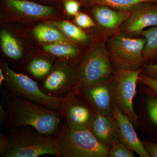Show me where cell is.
Listing matches in <instances>:
<instances>
[{
	"mask_svg": "<svg viewBox=\"0 0 157 157\" xmlns=\"http://www.w3.org/2000/svg\"><path fill=\"white\" fill-rule=\"evenodd\" d=\"M1 92L9 113L7 127L9 130L29 126L41 135H56L63 119L59 111L18 97L6 89Z\"/></svg>",
	"mask_w": 157,
	"mask_h": 157,
	"instance_id": "6da1fadb",
	"label": "cell"
},
{
	"mask_svg": "<svg viewBox=\"0 0 157 157\" xmlns=\"http://www.w3.org/2000/svg\"><path fill=\"white\" fill-rule=\"evenodd\" d=\"M59 157H107L109 149L89 128L73 130L63 122L54 136Z\"/></svg>",
	"mask_w": 157,
	"mask_h": 157,
	"instance_id": "7a4b0ae2",
	"label": "cell"
},
{
	"mask_svg": "<svg viewBox=\"0 0 157 157\" xmlns=\"http://www.w3.org/2000/svg\"><path fill=\"white\" fill-rule=\"evenodd\" d=\"M19 127L10 129L7 135L8 146L4 157H36L52 155L59 157L54 137Z\"/></svg>",
	"mask_w": 157,
	"mask_h": 157,
	"instance_id": "3957f363",
	"label": "cell"
},
{
	"mask_svg": "<svg viewBox=\"0 0 157 157\" xmlns=\"http://www.w3.org/2000/svg\"><path fill=\"white\" fill-rule=\"evenodd\" d=\"M2 69L6 77V89L31 102L52 110L59 111L63 98L46 94L36 80L27 75L15 72L9 67L7 63L3 64Z\"/></svg>",
	"mask_w": 157,
	"mask_h": 157,
	"instance_id": "277c9868",
	"label": "cell"
},
{
	"mask_svg": "<svg viewBox=\"0 0 157 157\" xmlns=\"http://www.w3.org/2000/svg\"><path fill=\"white\" fill-rule=\"evenodd\" d=\"M113 72L108 51L104 44L96 45L86 55L79 65L78 89L109 80Z\"/></svg>",
	"mask_w": 157,
	"mask_h": 157,
	"instance_id": "5b68a950",
	"label": "cell"
},
{
	"mask_svg": "<svg viewBox=\"0 0 157 157\" xmlns=\"http://www.w3.org/2000/svg\"><path fill=\"white\" fill-rule=\"evenodd\" d=\"M142 70L119 68L115 73L114 82L111 83L113 102L134 124L137 123L138 117L133 108V101L136 94L137 82Z\"/></svg>",
	"mask_w": 157,
	"mask_h": 157,
	"instance_id": "8992f818",
	"label": "cell"
},
{
	"mask_svg": "<svg viewBox=\"0 0 157 157\" xmlns=\"http://www.w3.org/2000/svg\"><path fill=\"white\" fill-rule=\"evenodd\" d=\"M145 42L144 37L132 39L121 35L113 36L107 43L110 58L121 68L138 67L144 61L143 50Z\"/></svg>",
	"mask_w": 157,
	"mask_h": 157,
	"instance_id": "52a82bcc",
	"label": "cell"
},
{
	"mask_svg": "<svg viewBox=\"0 0 157 157\" xmlns=\"http://www.w3.org/2000/svg\"><path fill=\"white\" fill-rule=\"evenodd\" d=\"M59 111L69 128L73 130L88 128L97 110L78 90L63 98Z\"/></svg>",
	"mask_w": 157,
	"mask_h": 157,
	"instance_id": "ba28073f",
	"label": "cell"
},
{
	"mask_svg": "<svg viewBox=\"0 0 157 157\" xmlns=\"http://www.w3.org/2000/svg\"><path fill=\"white\" fill-rule=\"evenodd\" d=\"M78 68L65 61L58 62L39 85L40 88L48 95L63 98L70 92L78 89Z\"/></svg>",
	"mask_w": 157,
	"mask_h": 157,
	"instance_id": "9c48e42d",
	"label": "cell"
},
{
	"mask_svg": "<svg viewBox=\"0 0 157 157\" xmlns=\"http://www.w3.org/2000/svg\"><path fill=\"white\" fill-rule=\"evenodd\" d=\"M112 113L117 128L119 140L140 157H149L142 141L139 139L128 117L122 113L113 101Z\"/></svg>",
	"mask_w": 157,
	"mask_h": 157,
	"instance_id": "30bf717a",
	"label": "cell"
},
{
	"mask_svg": "<svg viewBox=\"0 0 157 157\" xmlns=\"http://www.w3.org/2000/svg\"><path fill=\"white\" fill-rule=\"evenodd\" d=\"M77 90L91 103L97 112L104 115L112 113L113 101L110 79Z\"/></svg>",
	"mask_w": 157,
	"mask_h": 157,
	"instance_id": "8fae6325",
	"label": "cell"
},
{
	"mask_svg": "<svg viewBox=\"0 0 157 157\" xmlns=\"http://www.w3.org/2000/svg\"><path fill=\"white\" fill-rule=\"evenodd\" d=\"M88 128L98 140L109 150L113 144L119 140L117 128L112 113L104 115L97 111Z\"/></svg>",
	"mask_w": 157,
	"mask_h": 157,
	"instance_id": "7c38bea8",
	"label": "cell"
},
{
	"mask_svg": "<svg viewBox=\"0 0 157 157\" xmlns=\"http://www.w3.org/2000/svg\"><path fill=\"white\" fill-rule=\"evenodd\" d=\"M157 26V7L137 9L124 22L123 29L131 35L141 33L144 29Z\"/></svg>",
	"mask_w": 157,
	"mask_h": 157,
	"instance_id": "4fadbf2b",
	"label": "cell"
},
{
	"mask_svg": "<svg viewBox=\"0 0 157 157\" xmlns=\"http://www.w3.org/2000/svg\"><path fill=\"white\" fill-rule=\"evenodd\" d=\"M6 7L14 13L30 18L48 17L53 13L50 6H43L25 0H3Z\"/></svg>",
	"mask_w": 157,
	"mask_h": 157,
	"instance_id": "5bb4252c",
	"label": "cell"
},
{
	"mask_svg": "<svg viewBox=\"0 0 157 157\" xmlns=\"http://www.w3.org/2000/svg\"><path fill=\"white\" fill-rule=\"evenodd\" d=\"M131 14L126 11H115L103 5L97 6L94 10V16L98 24L109 30L117 29L128 19Z\"/></svg>",
	"mask_w": 157,
	"mask_h": 157,
	"instance_id": "9a60e30c",
	"label": "cell"
},
{
	"mask_svg": "<svg viewBox=\"0 0 157 157\" xmlns=\"http://www.w3.org/2000/svg\"><path fill=\"white\" fill-rule=\"evenodd\" d=\"M33 33L37 40L47 44L57 42H69L64 35L57 28L48 25L37 26L33 30Z\"/></svg>",
	"mask_w": 157,
	"mask_h": 157,
	"instance_id": "2e32d148",
	"label": "cell"
},
{
	"mask_svg": "<svg viewBox=\"0 0 157 157\" xmlns=\"http://www.w3.org/2000/svg\"><path fill=\"white\" fill-rule=\"evenodd\" d=\"M0 38L2 48L6 56L14 60L22 58L23 52L21 46L10 33L3 30L1 31Z\"/></svg>",
	"mask_w": 157,
	"mask_h": 157,
	"instance_id": "e0dca14e",
	"label": "cell"
},
{
	"mask_svg": "<svg viewBox=\"0 0 157 157\" xmlns=\"http://www.w3.org/2000/svg\"><path fill=\"white\" fill-rule=\"evenodd\" d=\"M53 68L52 62L43 57H36L29 61L26 70L29 74L37 80L44 79Z\"/></svg>",
	"mask_w": 157,
	"mask_h": 157,
	"instance_id": "ac0fdd59",
	"label": "cell"
},
{
	"mask_svg": "<svg viewBox=\"0 0 157 157\" xmlns=\"http://www.w3.org/2000/svg\"><path fill=\"white\" fill-rule=\"evenodd\" d=\"M44 52L60 59H72L78 54V49L69 42H61L47 44L43 47Z\"/></svg>",
	"mask_w": 157,
	"mask_h": 157,
	"instance_id": "d6986e66",
	"label": "cell"
},
{
	"mask_svg": "<svg viewBox=\"0 0 157 157\" xmlns=\"http://www.w3.org/2000/svg\"><path fill=\"white\" fill-rule=\"evenodd\" d=\"M141 34L146 40L143 50L144 61L157 59V26L142 31Z\"/></svg>",
	"mask_w": 157,
	"mask_h": 157,
	"instance_id": "ffe728a7",
	"label": "cell"
},
{
	"mask_svg": "<svg viewBox=\"0 0 157 157\" xmlns=\"http://www.w3.org/2000/svg\"><path fill=\"white\" fill-rule=\"evenodd\" d=\"M54 24L70 39L79 42H85L87 40V35L84 31L71 23L67 21H57L54 22Z\"/></svg>",
	"mask_w": 157,
	"mask_h": 157,
	"instance_id": "44dd1931",
	"label": "cell"
},
{
	"mask_svg": "<svg viewBox=\"0 0 157 157\" xmlns=\"http://www.w3.org/2000/svg\"><path fill=\"white\" fill-rule=\"evenodd\" d=\"M101 5L121 10H128L142 3L157 2V0H93Z\"/></svg>",
	"mask_w": 157,
	"mask_h": 157,
	"instance_id": "7402d4cb",
	"label": "cell"
},
{
	"mask_svg": "<svg viewBox=\"0 0 157 157\" xmlns=\"http://www.w3.org/2000/svg\"><path fill=\"white\" fill-rule=\"evenodd\" d=\"M151 93L146 101L147 113L152 125L157 131V94L151 89Z\"/></svg>",
	"mask_w": 157,
	"mask_h": 157,
	"instance_id": "603a6c76",
	"label": "cell"
},
{
	"mask_svg": "<svg viewBox=\"0 0 157 157\" xmlns=\"http://www.w3.org/2000/svg\"><path fill=\"white\" fill-rule=\"evenodd\" d=\"M108 157H135V156L132 151L118 140L113 144L109 148Z\"/></svg>",
	"mask_w": 157,
	"mask_h": 157,
	"instance_id": "cb8c5ba5",
	"label": "cell"
},
{
	"mask_svg": "<svg viewBox=\"0 0 157 157\" xmlns=\"http://www.w3.org/2000/svg\"><path fill=\"white\" fill-rule=\"evenodd\" d=\"M75 22L82 28H90L95 25L90 17L87 14L81 12H78L76 15Z\"/></svg>",
	"mask_w": 157,
	"mask_h": 157,
	"instance_id": "d4e9b609",
	"label": "cell"
},
{
	"mask_svg": "<svg viewBox=\"0 0 157 157\" xmlns=\"http://www.w3.org/2000/svg\"><path fill=\"white\" fill-rule=\"evenodd\" d=\"M65 8L69 15H76L78 13L80 5L75 0H63Z\"/></svg>",
	"mask_w": 157,
	"mask_h": 157,
	"instance_id": "484cf974",
	"label": "cell"
},
{
	"mask_svg": "<svg viewBox=\"0 0 157 157\" xmlns=\"http://www.w3.org/2000/svg\"><path fill=\"white\" fill-rule=\"evenodd\" d=\"M139 80L143 84L147 86L150 89L157 94V79L151 78L140 73L139 75Z\"/></svg>",
	"mask_w": 157,
	"mask_h": 157,
	"instance_id": "4316f807",
	"label": "cell"
},
{
	"mask_svg": "<svg viewBox=\"0 0 157 157\" xmlns=\"http://www.w3.org/2000/svg\"><path fill=\"white\" fill-rule=\"evenodd\" d=\"M143 143L149 157H157V143L151 140H146Z\"/></svg>",
	"mask_w": 157,
	"mask_h": 157,
	"instance_id": "83f0119b",
	"label": "cell"
},
{
	"mask_svg": "<svg viewBox=\"0 0 157 157\" xmlns=\"http://www.w3.org/2000/svg\"><path fill=\"white\" fill-rule=\"evenodd\" d=\"M143 74L157 79V63L147 65L143 70Z\"/></svg>",
	"mask_w": 157,
	"mask_h": 157,
	"instance_id": "f1b7e54d",
	"label": "cell"
},
{
	"mask_svg": "<svg viewBox=\"0 0 157 157\" xmlns=\"http://www.w3.org/2000/svg\"><path fill=\"white\" fill-rule=\"evenodd\" d=\"M8 138L7 135L1 133L0 135V155L2 156L8 146Z\"/></svg>",
	"mask_w": 157,
	"mask_h": 157,
	"instance_id": "f546056e",
	"label": "cell"
},
{
	"mask_svg": "<svg viewBox=\"0 0 157 157\" xmlns=\"http://www.w3.org/2000/svg\"><path fill=\"white\" fill-rule=\"evenodd\" d=\"M0 118H1V121L2 123L5 122L6 121H8L9 118V113L8 111H5V109L1 105L0 106Z\"/></svg>",
	"mask_w": 157,
	"mask_h": 157,
	"instance_id": "4dcf8cb0",
	"label": "cell"
},
{
	"mask_svg": "<svg viewBox=\"0 0 157 157\" xmlns=\"http://www.w3.org/2000/svg\"><path fill=\"white\" fill-rule=\"evenodd\" d=\"M4 70L2 68L0 69V86H2L3 83L5 82L6 80V76L4 75Z\"/></svg>",
	"mask_w": 157,
	"mask_h": 157,
	"instance_id": "1f68e13d",
	"label": "cell"
}]
</instances>
